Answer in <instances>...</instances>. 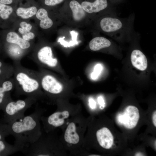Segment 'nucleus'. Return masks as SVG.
<instances>
[{"instance_id": "16", "label": "nucleus", "mask_w": 156, "mask_h": 156, "mask_svg": "<svg viewBox=\"0 0 156 156\" xmlns=\"http://www.w3.org/2000/svg\"><path fill=\"white\" fill-rule=\"evenodd\" d=\"M1 51H4L14 61H20L23 54V50L18 45L13 44L0 42Z\"/></svg>"}, {"instance_id": "33", "label": "nucleus", "mask_w": 156, "mask_h": 156, "mask_svg": "<svg viewBox=\"0 0 156 156\" xmlns=\"http://www.w3.org/2000/svg\"><path fill=\"white\" fill-rule=\"evenodd\" d=\"M23 38L26 40H29L28 36L27 34H24L22 36Z\"/></svg>"}, {"instance_id": "24", "label": "nucleus", "mask_w": 156, "mask_h": 156, "mask_svg": "<svg viewBox=\"0 0 156 156\" xmlns=\"http://www.w3.org/2000/svg\"><path fill=\"white\" fill-rule=\"evenodd\" d=\"M43 4L47 7H60L66 0H42Z\"/></svg>"}, {"instance_id": "13", "label": "nucleus", "mask_w": 156, "mask_h": 156, "mask_svg": "<svg viewBox=\"0 0 156 156\" xmlns=\"http://www.w3.org/2000/svg\"><path fill=\"white\" fill-rule=\"evenodd\" d=\"M94 138L99 146L104 149H110L113 143V135L109 129L106 127L97 129L94 133Z\"/></svg>"}, {"instance_id": "34", "label": "nucleus", "mask_w": 156, "mask_h": 156, "mask_svg": "<svg viewBox=\"0 0 156 156\" xmlns=\"http://www.w3.org/2000/svg\"><path fill=\"white\" fill-rule=\"evenodd\" d=\"M143 155L140 152L137 153H136L135 155V156H143Z\"/></svg>"}, {"instance_id": "1", "label": "nucleus", "mask_w": 156, "mask_h": 156, "mask_svg": "<svg viewBox=\"0 0 156 156\" xmlns=\"http://www.w3.org/2000/svg\"><path fill=\"white\" fill-rule=\"evenodd\" d=\"M46 111L37 106L31 114L8 123L10 134L14 137V145L19 151L22 152L40 137L42 132L41 118Z\"/></svg>"}, {"instance_id": "14", "label": "nucleus", "mask_w": 156, "mask_h": 156, "mask_svg": "<svg viewBox=\"0 0 156 156\" xmlns=\"http://www.w3.org/2000/svg\"><path fill=\"white\" fill-rule=\"evenodd\" d=\"M14 88L12 77L0 82V108H3L8 102L12 99L11 93Z\"/></svg>"}, {"instance_id": "2", "label": "nucleus", "mask_w": 156, "mask_h": 156, "mask_svg": "<svg viewBox=\"0 0 156 156\" xmlns=\"http://www.w3.org/2000/svg\"><path fill=\"white\" fill-rule=\"evenodd\" d=\"M88 119L81 112L70 117L61 129L62 133L60 140L71 155L86 156L89 153L84 148Z\"/></svg>"}, {"instance_id": "9", "label": "nucleus", "mask_w": 156, "mask_h": 156, "mask_svg": "<svg viewBox=\"0 0 156 156\" xmlns=\"http://www.w3.org/2000/svg\"><path fill=\"white\" fill-rule=\"evenodd\" d=\"M42 89L51 99L55 100L63 90V87L53 76L50 74L43 75L39 72Z\"/></svg>"}, {"instance_id": "26", "label": "nucleus", "mask_w": 156, "mask_h": 156, "mask_svg": "<svg viewBox=\"0 0 156 156\" xmlns=\"http://www.w3.org/2000/svg\"><path fill=\"white\" fill-rule=\"evenodd\" d=\"M102 70V66L100 64H97L94 66L93 72L91 75V78L93 80L96 79Z\"/></svg>"}, {"instance_id": "12", "label": "nucleus", "mask_w": 156, "mask_h": 156, "mask_svg": "<svg viewBox=\"0 0 156 156\" xmlns=\"http://www.w3.org/2000/svg\"><path fill=\"white\" fill-rule=\"evenodd\" d=\"M140 118L138 108L133 105H129L125 109L122 114L118 117L119 122L125 128L133 129L137 125Z\"/></svg>"}, {"instance_id": "32", "label": "nucleus", "mask_w": 156, "mask_h": 156, "mask_svg": "<svg viewBox=\"0 0 156 156\" xmlns=\"http://www.w3.org/2000/svg\"><path fill=\"white\" fill-rule=\"evenodd\" d=\"M108 1L113 3H116L120 2L122 0H108Z\"/></svg>"}, {"instance_id": "30", "label": "nucleus", "mask_w": 156, "mask_h": 156, "mask_svg": "<svg viewBox=\"0 0 156 156\" xmlns=\"http://www.w3.org/2000/svg\"><path fill=\"white\" fill-rule=\"evenodd\" d=\"M152 121L154 126L156 127V111H155L152 116Z\"/></svg>"}, {"instance_id": "28", "label": "nucleus", "mask_w": 156, "mask_h": 156, "mask_svg": "<svg viewBox=\"0 0 156 156\" xmlns=\"http://www.w3.org/2000/svg\"><path fill=\"white\" fill-rule=\"evenodd\" d=\"M97 101L100 105L99 108L101 109H103L105 106V103L104 100L102 97L100 96L97 98Z\"/></svg>"}, {"instance_id": "36", "label": "nucleus", "mask_w": 156, "mask_h": 156, "mask_svg": "<svg viewBox=\"0 0 156 156\" xmlns=\"http://www.w3.org/2000/svg\"></svg>"}, {"instance_id": "35", "label": "nucleus", "mask_w": 156, "mask_h": 156, "mask_svg": "<svg viewBox=\"0 0 156 156\" xmlns=\"http://www.w3.org/2000/svg\"><path fill=\"white\" fill-rule=\"evenodd\" d=\"M1 51V46L0 45V52Z\"/></svg>"}, {"instance_id": "21", "label": "nucleus", "mask_w": 156, "mask_h": 156, "mask_svg": "<svg viewBox=\"0 0 156 156\" xmlns=\"http://www.w3.org/2000/svg\"><path fill=\"white\" fill-rule=\"evenodd\" d=\"M14 73L13 65L5 62L0 58V82L12 77Z\"/></svg>"}, {"instance_id": "5", "label": "nucleus", "mask_w": 156, "mask_h": 156, "mask_svg": "<svg viewBox=\"0 0 156 156\" xmlns=\"http://www.w3.org/2000/svg\"><path fill=\"white\" fill-rule=\"evenodd\" d=\"M81 112V108L79 105L58 103L54 112L48 116H42L41 117L44 131L48 133L61 129L70 117Z\"/></svg>"}, {"instance_id": "8", "label": "nucleus", "mask_w": 156, "mask_h": 156, "mask_svg": "<svg viewBox=\"0 0 156 156\" xmlns=\"http://www.w3.org/2000/svg\"><path fill=\"white\" fill-rule=\"evenodd\" d=\"M95 20L98 29L112 36L121 33L126 27L123 20L109 15H103Z\"/></svg>"}, {"instance_id": "17", "label": "nucleus", "mask_w": 156, "mask_h": 156, "mask_svg": "<svg viewBox=\"0 0 156 156\" xmlns=\"http://www.w3.org/2000/svg\"><path fill=\"white\" fill-rule=\"evenodd\" d=\"M131 59L133 66L141 70H144L147 66V61L144 54L138 49L133 50L131 54Z\"/></svg>"}, {"instance_id": "7", "label": "nucleus", "mask_w": 156, "mask_h": 156, "mask_svg": "<svg viewBox=\"0 0 156 156\" xmlns=\"http://www.w3.org/2000/svg\"><path fill=\"white\" fill-rule=\"evenodd\" d=\"M36 101L35 99L30 97L16 101L10 100L3 108L4 109L5 121L9 123L23 118L25 116L26 111Z\"/></svg>"}, {"instance_id": "27", "label": "nucleus", "mask_w": 156, "mask_h": 156, "mask_svg": "<svg viewBox=\"0 0 156 156\" xmlns=\"http://www.w3.org/2000/svg\"><path fill=\"white\" fill-rule=\"evenodd\" d=\"M88 111L90 112L96 109V103L94 100L91 97H89L88 100Z\"/></svg>"}, {"instance_id": "3", "label": "nucleus", "mask_w": 156, "mask_h": 156, "mask_svg": "<svg viewBox=\"0 0 156 156\" xmlns=\"http://www.w3.org/2000/svg\"><path fill=\"white\" fill-rule=\"evenodd\" d=\"M12 76L16 96L24 95L42 100L44 94L42 90L39 72L24 67L20 61H14Z\"/></svg>"}, {"instance_id": "20", "label": "nucleus", "mask_w": 156, "mask_h": 156, "mask_svg": "<svg viewBox=\"0 0 156 156\" xmlns=\"http://www.w3.org/2000/svg\"><path fill=\"white\" fill-rule=\"evenodd\" d=\"M13 11L12 7L9 5L0 3V27H6L10 17Z\"/></svg>"}, {"instance_id": "29", "label": "nucleus", "mask_w": 156, "mask_h": 156, "mask_svg": "<svg viewBox=\"0 0 156 156\" xmlns=\"http://www.w3.org/2000/svg\"><path fill=\"white\" fill-rule=\"evenodd\" d=\"M13 2V0H0V3L9 5L12 4Z\"/></svg>"}, {"instance_id": "4", "label": "nucleus", "mask_w": 156, "mask_h": 156, "mask_svg": "<svg viewBox=\"0 0 156 156\" xmlns=\"http://www.w3.org/2000/svg\"><path fill=\"white\" fill-rule=\"evenodd\" d=\"M57 129L42 132L39 138L22 152L28 156H66L67 155L57 134Z\"/></svg>"}, {"instance_id": "11", "label": "nucleus", "mask_w": 156, "mask_h": 156, "mask_svg": "<svg viewBox=\"0 0 156 156\" xmlns=\"http://www.w3.org/2000/svg\"><path fill=\"white\" fill-rule=\"evenodd\" d=\"M34 62L39 65H44L50 68H54L57 65L58 61L53 55L51 48L45 46L40 48L32 57Z\"/></svg>"}, {"instance_id": "6", "label": "nucleus", "mask_w": 156, "mask_h": 156, "mask_svg": "<svg viewBox=\"0 0 156 156\" xmlns=\"http://www.w3.org/2000/svg\"><path fill=\"white\" fill-rule=\"evenodd\" d=\"M61 20L72 27H83L93 20L83 8L79 0H66L59 9Z\"/></svg>"}, {"instance_id": "31", "label": "nucleus", "mask_w": 156, "mask_h": 156, "mask_svg": "<svg viewBox=\"0 0 156 156\" xmlns=\"http://www.w3.org/2000/svg\"><path fill=\"white\" fill-rule=\"evenodd\" d=\"M27 35L28 36L29 39H33L35 37V35L34 33L30 31L27 34Z\"/></svg>"}, {"instance_id": "25", "label": "nucleus", "mask_w": 156, "mask_h": 156, "mask_svg": "<svg viewBox=\"0 0 156 156\" xmlns=\"http://www.w3.org/2000/svg\"><path fill=\"white\" fill-rule=\"evenodd\" d=\"M20 25L21 27L19 28L18 30L20 33L23 34H27L30 32L32 28V26L30 24L27 23L25 21L21 22Z\"/></svg>"}, {"instance_id": "22", "label": "nucleus", "mask_w": 156, "mask_h": 156, "mask_svg": "<svg viewBox=\"0 0 156 156\" xmlns=\"http://www.w3.org/2000/svg\"><path fill=\"white\" fill-rule=\"evenodd\" d=\"M38 9L35 6H32L28 8L20 7L16 10L17 15L23 19H27L36 14Z\"/></svg>"}, {"instance_id": "10", "label": "nucleus", "mask_w": 156, "mask_h": 156, "mask_svg": "<svg viewBox=\"0 0 156 156\" xmlns=\"http://www.w3.org/2000/svg\"><path fill=\"white\" fill-rule=\"evenodd\" d=\"M83 8L94 21L109 8L108 0H79Z\"/></svg>"}, {"instance_id": "15", "label": "nucleus", "mask_w": 156, "mask_h": 156, "mask_svg": "<svg viewBox=\"0 0 156 156\" xmlns=\"http://www.w3.org/2000/svg\"><path fill=\"white\" fill-rule=\"evenodd\" d=\"M1 43H6L16 44L23 50L29 48L31 46L30 42L20 37L16 33L11 31L6 35H2Z\"/></svg>"}, {"instance_id": "23", "label": "nucleus", "mask_w": 156, "mask_h": 156, "mask_svg": "<svg viewBox=\"0 0 156 156\" xmlns=\"http://www.w3.org/2000/svg\"><path fill=\"white\" fill-rule=\"evenodd\" d=\"M19 151L14 145L6 143L2 140H0V156L13 154Z\"/></svg>"}, {"instance_id": "19", "label": "nucleus", "mask_w": 156, "mask_h": 156, "mask_svg": "<svg viewBox=\"0 0 156 156\" xmlns=\"http://www.w3.org/2000/svg\"><path fill=\"white\" fill-rule=\"evenodd\" d=\"M111 44L108 39L101 36L95 37L90 42L89 46L90 49L94 51L99 50L109 47Z\"/></svg>"}, {"instance_id": "18", "label": "nucleus", "mask_w": 156, "mask_h": 156, "mask_svg": "<svg viewBox=\"0 0 156 156\" xmlns=\"http://www.w3.org/2000/svg\"><path fill=\"white\" fill-rule=\"evenodd\" d=\"M36 14L37 18L40 21L39 25L41 28L47 29L52 27L53 21L49 16L48 12L46 9L43 8H39Z\"/></svg>"}]
</instances>
